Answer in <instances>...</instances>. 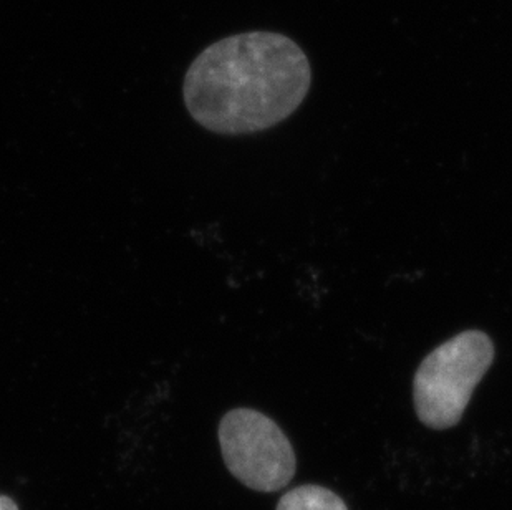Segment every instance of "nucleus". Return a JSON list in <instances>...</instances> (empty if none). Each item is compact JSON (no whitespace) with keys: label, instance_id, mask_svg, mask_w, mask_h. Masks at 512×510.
Masks as SVG:
<instances>
[{"label":"nucleus","instance_id":"f257e3e1","mask_svg":"<svg viewBox=\"0 0 512 510\" xmlns=\"http://www.w3.org/2000/svg\"><path fill=\"white\" fill-rule=\"evenodd\" d=\"M312 85L309 58L294 40L267 30L209 45L184 75L189 115L216 135H252L294 115Z\"/></svg>","mask_w":512,"mask_h":510},{"label":"nucleus","instance_id":"f03ea898","mask_svg":"<svg viewBox=\"0 0 512 510\" xmlns=\"http://www.w3.org/2000/svg\"><path fill=\"white\" fill-rule=\"evenodd\" d=\"M494 357L493 340L481 330L458 333L436 347L413 378V403L421 423L438 431L456 426Z\"/></svg>","mask_w":512,"mask_h":510},{"label":"nucleus","instance_id":"7ed1b4c3","mask_svg":"<svg viewBox=\"0 0 512 510\" xmlns=\"http://www.w3.org/2000/svg\"><path fill=\"white\" fill-rule=\"evenodd\" d=\"M219 444L232 476L252 491H281L294 477V448L276 421L261 411L236 408L224 414Z\"/></svg>","mask_w":512,"mask_h":510},{"label":"nucleus","instance_id":"20e7f679","mask_svg":"<svg viewBox=\"0 0 512 510\" xmlns=\"http://www.w3.org/2000/svg\"><path fill=\"white\" fill-rule=\"evenodd\" d=\"M276 510H348L345 502L335 492L325 487H295L281 497Z\"/></svg>","mask_w":512,"mask_h":510},{"label":"nucleus","instance_id":"39448f33","mask_svg":"<svg viewBox=\"0 0 512 510\" xmlns=\"http://www.w3.org/2000/svg\"><path fill=\"white\" fill-rule=\"evenodd\" d=\"M0 510H19V507L10 497L0 496Z\"/></svg>","mask_w":512,"mask_h":510}]
</instances>
